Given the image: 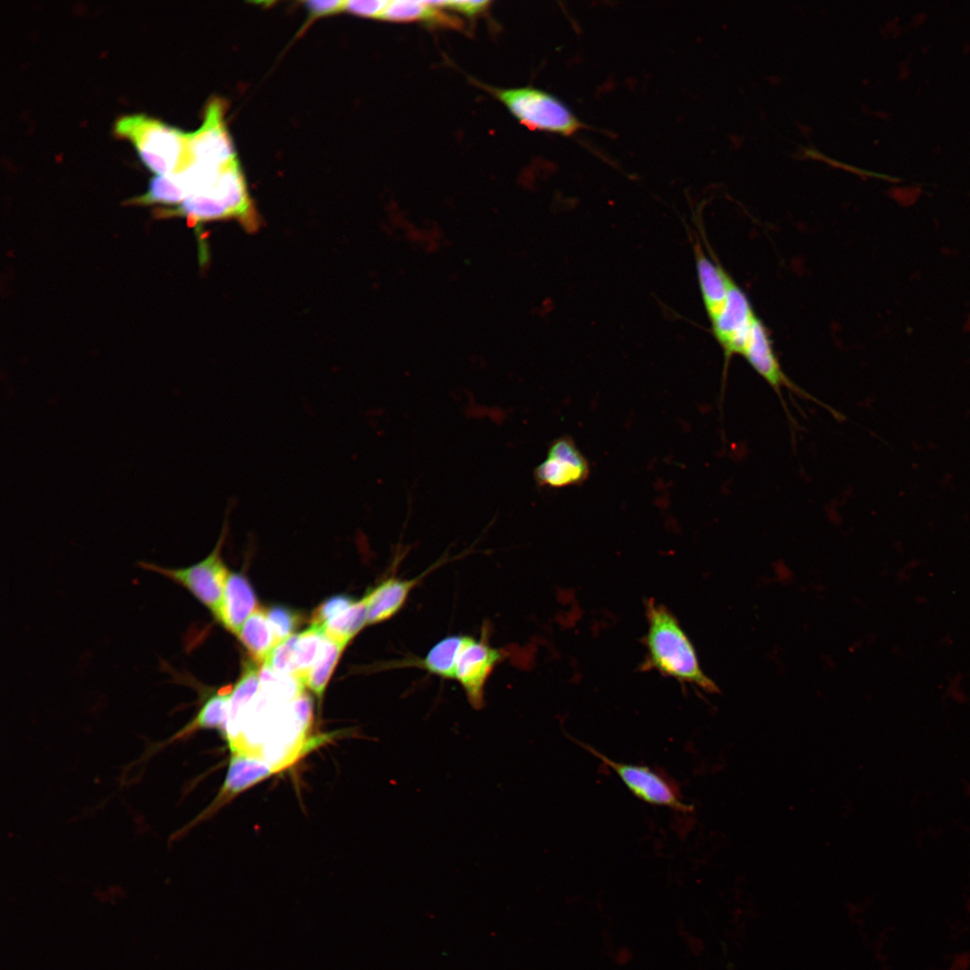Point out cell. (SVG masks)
Instances as JSON below:
<instances>
[{"mask_svg": "<svg viewBox=\"0 0 970 970\" xmlns=\"http://www.w3.org/2000/svg\"><path fill=\"white\" fill-rule=\"evenodd\" d=\"M646 618L648 629L643 641L647 652L641 670H654L705 692H718V686L702 671L694 646L674 613L651 598L646 602Z\"/></svg>", "mask_w": 970, "mask_h": 970, "instance_id": "cell-1", "label": "cell"}, {"mask_svg": "<svg viewBox=\"0 0 970 970\" xmlns=\"http://www.w3.org/2000/svg\"><path fill=\"white\" fill-rule=\"evenodd\" d=\"M117 137L128 140L142 163L156 174L178 172L189 164L187 133L144 113L119 117L113 125Z\"/></svg>", "mask_w": 970, "mask_h": 970, "instance_id": "cell-2", "label": "cell"}, {"mask_svg": "<svg viewBox=\"0 0 970 970\" xmlns=\"http://www.w3.org/2000/svg\"><path fill=\"white\" fill-rule=\"evenodd\" d=\"M487 89L531 130L570 137L584 128L569 107L542 89L532 86Z\"/></svg>", "mask_w": 970, "mask_h": 970, "instance_id": "cell-3", "label": "cell"}, {"mask_svg": "<svg viewBox=\"0 0 970 970\" xmlns=\"http://www.w3.org/2000/svg\"><path fill=\"white\" fill-rule=\"evenodd\" d=\"M223 531L215 549L202 560L184 568H169L148 561H138L139 568L159 574L190 592L215 615L221 604L229 571L220 552L225 539Z\"/></svg>", "mask_w": 970, "mask_h": 970, "instance_id": "cell-4", "label": "cell"}, {"mask_svg": "<svg viewBox=\"0 0 970 970\" xmlns=\"http://www.w3.org/2000/svg\"><path fill=\"white\" fill-rule=\"evenodd\" d=\"M578 744L612 769L626 788L639 800L681 813L691 812V806L683 801L675 784L660 772L648 766L613 761L591 745L585 743Z\"/></svg>", "mask_w": 970, "mask_h": 970, "instance_id": "cell-5", "label": "cell"}, {"mask_svg": "<svg viewBox=\"0 0 970 970\" xmlns=\"http://www.w3.org/2000/svg\"><path fill=\"white\" fill-rule=\"evenodd\" d=\"M757 319L746 294L733 281L722 307L710 318V331L724 353L723 383L732 357L742 354Z\"/></svg>", "mask_w": 970, "mask_h": 970, "instance_id": "cell-6", "label": "cell"}, {"mask_svg": "<svg viewBox=\"0 0 970 970\" xmlns=\"http://www.w3.org/2000/svg\"><path fill=\"white\" fill-rule=\"evenodd\" d=\"M201 127L187 133L189 163L222 169L234 162L235 152L224 123V107L220 100L209 101Z\"/></svg>", "mask_w": 970, "mask_h": 970, "instance_id": "cell-7", "label": "cell"}, {"mask_svg": "<svg viewBox=\"0 0 970 970\" xmlns=\"http://www.w3.org/2000/svg\"><path fill=\"white\" fill-rule=\"evenodd\" d=\"M589 474L587 459L569 435L554 439L548 447L545 459L534 470L535 483L541 489L580 486Z\"/></svg>", "mask_w": 970, "mask_h": 970, "instance_id": "cell-8", "label": "cell"}, {"mask_svg": "<svg viewBox=\"0 0 970 970\" xmlns=\"http://www.w3.org/2000/svg\"><path fill=\"white\" fill-rule=\"evenodd\" d=\"M501 659L502 653L487 640L467 637L457 658L454 679L463 687L473 709L483 708L486 683Z\"/></svg>", "mask_w": 970, "mask_h": 970, "instance_id": "cell-9", "label": "cell"}, {"mask_svg": "<svg viewBox=\"0 0 970 970\" xmlns=\"http://www.w3.org/2000/svg\"><path fill=\"white\" fill-rule=\"evenodd\" d=\"M741 356L775 392L783 403L788 415L789 411L783 400L782 388L796 393L801 398L818 403L819 401L816 398L798 387L783 372L773 350L768 331L758 317L752 326Z\"/></svg>", "mask_w": 970, "mask_h": 970, "instance_id": "cell-10", "label": "cell"}, {"mask_svg": "<svg viewBox=\"0 0 970 970\" xmlns=\"http://www.w3.org/2000/svg\"><path fill=\"white\" fill-rule=\"evenodd\" d=\"M278 772L264 759L245 753H231L229 767L223 785L214 801L188 826L207 818L242 791Z\"/></svg>", "mask_w": 970, "mask_h": 970, "instance_id": "cell-11", "label": "cell"}, {"mask_svg": "<svg viewBox=\"0 0 970 970\" xmlns=\"http://www.w3.org/2000/svg\"><path fill=\"white\" fill-rule=\"evenodd\" d=\"M258 607L256 595L245 576L229 573L221 604L214 616L226 630L237 635L243 621Z\"/></svg>", "mask_w": 970, "mask_h": 970, "instance_id": "cell-12", "label": "cell"}, {"mask_svg": "<svg viewBox=\"0 0 970 970\" xmlns=\"http://www.w3.org/2000/svg\"><path fill=\"white\" fill-rule=\"evenodd\" d=\"M693 252L701 296L708 318H710L724 304L734 280L718 261L703 251L698 241L693 245Z\"/></svg>", "mask_w": 970, "mask_h": 970, "instance_id": "cell-13", "label": "cell"}, {"mask_svg": "<svg viewBox=\"0 0 970 970\" xmlns=\"http://www.w3.org/2000/svg\"><path fill=\"white\" fill-rule=\"evenodd\" d=\"M417 583L418 578L391 577L368 590L364 595L367 607L366 625L383 622L395 615Z\"/></svg>", "mask_w": 970, "mask_h": 970, "instance_id": "cell-14", "label": "cell"}, {"mask_svg": "<svg viewBox=\"0 0 970 970\" xmlns=\"http://www.w3.org/2000/svg\"><path fill=\"white\" fill-rule=\"evenodd\" d=\"M230 694L219 692L207 697L200 705L194 718L170 738L147 747L145 757H149L169 744L188 737L198 730L217 728L223 732Z\"/></svg>", "mask_w": 970, "mask_h": 970, "instance_id": "cell-15", "label": "cell"}, {"mask_svg": "<svg viewBox=\"0 0 970 970\" xmlns=\"http://www.w3.org/2000/svg\"><path fill=\"white\" fill-rule=\"evenodd\" d=\"M260 687L258 664L253 660L244 662L241 676L230 693L227 715L222 736L226 739L237 728L246 708Z\"/></svg>", "mask_w": 970, "mask_h": 970, "instance_id": "cell-16", "label": "cell"}, {"mask_svg": "<svg viewBox=\"0 0 970 970\" xmlns=\"http://www.w3.org/2000/svg\"><path fill=\"white\" fill-rule=\"evenodd\" d=\"M237 636L257 664L264 663L278 644L266 612L260 607L248 617Z\"/></svg>", "mask_w": 970, "mask_h": 970, "instance_id": "cell-17", "label": "cell"}, {"mask_svg": "<svg viewBox=\"0 0 970 970\" xmlns=\"http://www.w3.org/2000/svg\"><path fill=\"white\" fill-rule=\"evenodd\" d=\"M382 20L390 22H416L456 26L457 20L446 15L433 1H388Z\"/></svg>", "mask_w": 970, "mask_h": 970, "instance_id": "cell-18", "label": "cell"}, {"mask_svg": "<svg viewBox=\"0 0 970 970\" xmlns=\"http://www.w3.org/2000/svg\"><path fill=\"white\" fill-rule=\"evenodd\" d=\"M466 635H451L436 642L419 661L428 673L445 679H454L459 654L467 639Z\"/></svg>", "mask_w": 970, "mask_h": 970, "instance_id": "cell-19", "label": "cell"}, {"mask_svg": "<svg viewBox=\"0 0 970 970\" xmlns=\"http://www.w3.org/2000/svg\"><path fill=\"white\" fill-rule=\"evenodd\" d=\"M187 198L186 190L177 172L156 174L152 177L146 191L125 202L127 205L147 206L160 204L174 207Z\"/></svg>", "mask_w": 970, "mask_h": 970, "instance_id": "cell-20", "label": "cell"}, {"mask_svg": "<svg viewBox=\"0 0 970 970\" xmlns=\"http://www.w3.org/2000/svg\"><path fill=\"white\" fill-rule=\"evenodd\" d=\"M367 607L365 597L357 600L345 612L327 622L324 635L335 642L346 647L347 644L366 625Z\"/></svg>", "mask_w": 970, "mask_h": 970, "instance_id": "cell-21", "label": "cell"}, {"mask_svg": "<svg viewBox=\"0 0 970 970\" xmlns=\"http://www.w3.org/2000/svg\"><path fill=\"white\" fill-rule=\"evenodd\" d=\"M345 647L324 635L320 651L304 684L319 698L322 697L329 679Z\"/></svg>", "mask_w": 970, "mask_h": 970, "instance_id": "cell-22", "label": "cell"}, {"mask_svg": "<svg viewBox=\"0 0 970 970\" xmlns=\"http://www.w3.org/2000/svg\"><path fill=\"white\" fill-rule=\"evenodd\" d=\"M323 638V627L315 624H311L306 630L296 634L294 649L295 677L304 684L320 651Z\"/></svg>", "mask_w": 970, "mask_h": 970, "instance_id": "cell-23", "label": "cell"}, {"mask_svg": "<svg viewBox=\"0 0 970 970\" xmlns=\"http://www.w3.org/2000/svg\"><path fill=\"white\" fill-rule=\"evenodd\" d=\"M265 612L278 643L293 635L303 620L301 613L282 604L272 605Z\"/></svg>", "mask_w": 970, "mask_h": 970, "instance_id": "cell-24", "label": "cell"}, {"mask_svg": "<svg viewBox=\"0 0 970 970\" xmlns=\"http://www.w3.org/2000/svg\"><path fill=\"white\" fill-rule=\"evenodd\" d=\"M295 640L296 634H293L278 643L264 662V666L277 673L295 677L294 649Z\"/></svg>", "mask_w": 970, "mask_h": 970, "instance_id": "cell-25", "label": "cell"}, {"mask_svg": "<svg viewBox=\"0 0 970 970\" xmlns=\"http://www.w3.org/2000/svg\"><path fill=\"white\" fill-rule=\"evenodd\" d=\"M357 600L346 595H337L323 601L313 611L311 616V624L323 627L324 624L345 612Z\"/></svg>", "mask_w": 970, "mask_h": 970, "instance_id": "cell-26", "label": "cell"}, {"mask_svg": "<svg viewBox=\"0 0 970 970\" xmlns=\"http://www.w3.org/2000/svg\"><path fill=\"white\" fill-rule=\"evenodd\" d=\"M388 1L382 0H352L345 1L344 10L350 13L381 19Z\"/></svg>", "mask_w": 970, "mask_h": 970, "instance_id": "cell-27", "label": "cell"}, {"mask_svg": "<svg viewBox=\"0 0 970 970\" xmlns=\"http://www.w3.org/2000/svg\"><path fill=\"white\" fill-rule=\"evenodd\" d=\"M441 9H449L467 16H474L483 12L489 5L488 1H433Z\"/></svg>", "mask_w": 970, "mask_h": 970, "instance_id": "cell-28", "label": "cell"}, {"mask_svg": "<svg viewBox=\"0 0 970 970\" xmlns=\"http://www.w3.org/2000/svg\"><path fill=\"white\" fill-rule=\"evenodd\" d=\"M310 13L314 16L332 14L344 10L345 1L312 0L304 2Z\"/></svg>", "mask_w": 970, "mask_h": 970, "instance_id": "cell-29", "label": "cell"}]
</instances>
